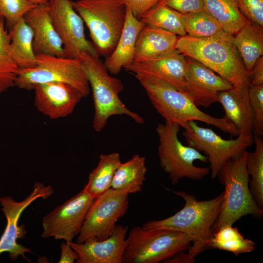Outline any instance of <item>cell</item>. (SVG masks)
I'll list each match as a JSON object with an SVG mask.
<instances>
[{
    "label": "cell",
    "instance_id": "obj_9",
    "mask_svg": "<svg viewBox=\"0 0 263 263\" xmlns=\"http://www.w3.org/2000/svg\"><path fill=\"white\" fill-rule=\"evenodd\" d=\"M36 57L35 67L19 69L16 86L30 91L37 84L61 82L76 88L85 97L89 94V83L77 58L43 54H36Z\"/></svg>",
    "mask_w": 263,
    "mask_h": 263
},
{
    "label": "cell",
    "instance_id": "obj_11",
    "mask_svg": "<svg viewBox=\"0 0 263 263\" xmlns=\"http://www.w3.org/2000/svg\"><path fill=\"white\" fill-rule=\"evenodd\" d=\"M129 196L112 188L96 198L87 214L76 243L88 239L103 240L112 233L118 220L127 212Z\"/></svg>",
    "mask_w": 263,
    "mask_h": 263
},
{
    "label": "cell",
    "instance_id": "obj_37",
    "mask_svg": "<svg viewBox=\"0 0 263 263\" xmlns=\"http://www.w3.org/2000/svg\"><path fill=\"white\" fill-rule=\"evenodd\" d=\"M133 16L138 19L152 8L159 0H122Z\"/></svg>",
    "mask_w": 263,
    "mask_h": 263
},
{
    "label": "cell",
    "instance_id": "obj_2",
    "mask_svg": "<svg viewBox=\"0 0 263 263\" xmlns=\"http://www.w3.org/2000/svg\"><path fill=\"white\" fill-rule=\"evenodd\" d=\"M185 201L184 207L170 217L145 223L142 227L146 229H166L197 234V243H193L186 253L190 263L206 249V242L211 236V228L220 211L223 192L208 200L198 201L195 196L183 191L172 190Z\"/></svg>",
    "mask_w": 263,
    "mask_h": 263
},
{
    "label": "cell",
    "instance_id": "obj_20",
    "mask_svg": "<svg viewBox=\"0 0 263 263\" xmlns=\"http://www.w3.org/2000/svg\"><path fill=\"white\" fill-rule=\"evenodd\" d=\"M248 88L233 87L220 92L218 96V102L221 104L225 111L224 116L235 125L239 135L252 134L253 113Z\"/></svg>",
    "mask_w": 263,
    "mask_h": 263
},
{
    "label": "cell",
    "instance_id": "obj_38",
    "mask_svg": "<svg viewBox=\"0 0 263 263\" xmlns=\"http://www.w3.org/2000/svg\"><path fill=\"white\" fill-rule=\"evenodd\" d=\"M250 84L253 86L263 85V56L259 57L250 73Z\"/></svg>",
    "mask_w": 263,
    "mask_h": 263
},
{
    "label": "cell",
    "instance_id": "obj_23",
    "mask_svg": "<svg viewBox=\"0 0 263 263\" xmlns=\"http://www.w3.org/2000/svg\"><path fill=\"white\" fill-rule=\"evenodd\" d=\"M9 50L19 69H30L37 66L36 54L33 49L34 33L24 17L8 31Z\"/></svg>",
    "mask_w": 263,
    "mask_h": 263
},
{
    "label": "cell",
    "instance_id": "obj_3",
    "mask_svg": "<svg viewBox=\"0 0 263 263\" xmlns=\"http://www.w3.org/2000/svg\"><path fill=\"white\" fill-rule=\"evenodd\" d=\"M150 101L166 122L176 123L183 129L190 121L212 125L231 136H238L235 125L225 116L218 118L200 110L184 93L160 80L135 75Z\"/></svg>",
    "mask_w": 263,
    "mask_h": 263
},
{
    "label": "cell",
    "instance_id": "obj_28",
    "mask_svg": "<svg viewBox=\"0 0 263 263\" xmlns=\"http://www.w3.org/2000/svg\"><path fill=\"white\" fill-rule=\"evenodd\" d=\"M187 35L196 38H225L233 36L225 32L217 20L204 7L198 11L181 13Z\"/></svg>",
    "mask_w": 263,
    "mask_h": 263
},
{
    "label": "cell",
    "instance_id": "obj_14",
    "mask_svg": "<svg viewBox=\"0 0 263 263\" xmlns=\"http://www.w3.org/2000/svg\"><path fill=\"white\" fill-rule=\"evenodd\" d=\"M47 5L66 57L77 58L84 52L100 56L93 44L86 39L83 20L74 9L71 0H48Z\"/></svg>",
    "mask_w": 263,
    "mask_h": 263
},
{
    "label": "cell",
    "instance_id": "obj_21",
    "mask_svg": "<svg viewBox=\"0 0 263 263\" xmlns=\"http://www.w3.org/2000/svg\"><path fill=\"white\" fill-rule=\"evenodd\" d=\"M144 25L126 7L125 23L118 41L111 55L105 58L104 63L108 72L117 75L134 61L136 38Z\"/></svg>",
    "mask_w": 263,
    "mask_h": 263
},
{
    "label": "cell",
    "instance_id": "obj_33",
    "mask_svg": "<svg viewBox=\"0 0 263 263\" xmlns=\"http://www.w3.org/2000/svg\"><path fill=\"white\" fill-rule=\"evenodd\" d=\"M36 5L31 0H0V19L9 31Z\"/></svg>",
    "mask_w": 263,
    "mask_h": 263
},
{
    "label": "cell",
    "instance_id": "obj_8",
    "mask_svg": "<svg viewBox=\"0 0 263 263\" xmlns=\"http://www.w3.org/2000/svg\"><path fill=\"white\" fill-rule=\"evenodd\" d=\"M180 128L177 124L166 121L158 124L156 128L159 164L173 185L184 178L201 180L210 173L209 168L194 165L196 160L208 162L207 157L195 149L183 145L178 136Z\"/></svg>",
    "mask_w": 263,
    "mask_h": 263
},
{
    "label": "cell",
    "instance_id": "obj_39",
    "mask_svg": "<svg viewBox=\"0 0 263 263\" xmlns=\"http://www.w3.org/2000/svg\"><path fill=\"white\" fill-rule=\"evenodd\" d=\"M60 249V258L58 263H73L77 260V254L66 242L61 244Z\"/></svg>",
    "mask_w": 263,
    "mask_h": 263
},
{
    "label": "cell",
    "instance_id": "obj_17",
    "mask_svg": "<svg viewBox=\"0 0 263 263\" xmlns=\"http://www.w3.org/2000/svg\"><path fill=\"white\" fill-rule=\"evenodd\" d=\"M32 90L34 91L36 109L52 119L64 118L72 113L85 97L76 88L61 82L37 84Z\"/></svg>",
    "mask_w": 263,
    "mask_h": 263
},
{
    "label": "cell",
    "instance_id": "obj_5",
    "mask_svg": "<svg viewBox=\"0 0 263 263\" xmlns=\"http://www.w3.org/2000/svg\"><path fill=\"white\" fill-rule=\"evenodd\" d=\"M91 86L94 113L93 128L101 132L108 119L115 115H126L136 123L143 124L144 119L137 113L130 110L121 101L119 94L124 89L121 81L110 76L99 56L82 53L76 58Z\"/></svg>",
    "mask_w": 263,
    "mask_h": 263
},
{
    "label": "cell",
    "instance_id": "obj_13",
    "mask_svg": "<svg viewBox=\"0 0 263 263\" xmlns=\"http://www.w3.org/2000/svg\"><path fill=\"white\" fill-rule=\"evenodd\" d=\"M54 193L52 186L37 182L34 185L33 191L21 201L17 202L11 196L0 198L1 209L7 220L6 227L0 238V255L8 252L12 261L21 256L29 261L25 254L32 253L31 249L17 242L18 239L24 238L26 233L24 225H18L19 217L24 210L35 200L40 198L46 199Z\"/></svg>",
    "mask_w": 263,
    "mask_h": 263
},
{
    "label": "cell",
    "instance_id": "obj_18",
    "mask_svg": "<svg viewBox=\"0 0 263 263\" xmlns=\"http://www.w3.org/2000/svg\"><path fill=\"white\" fill-rule=\"evenodd\" d=\"M128 226L116 225L107 238L88 239L69 244L78 255L77 263H121L126 247Z\"/></svg>",
    "mask_w": 263,
    "mask_h": 263
},
{
    "label": "cell",
    "instance_id": "obj_36",
    "mask_svg": "<svg viewBox=\"0 0 263 263\" xmlns=\"http://www.w3.org/2000/svg\"><path fill=\"white\" fill-rule=\"evenodd\" d=\"M156 5L167 6L181 13L196 11L204 7L203 0H159Z\"/></svg>",
    "mask_w": 263,
    "mask_h": 263
},
{
    "label": "cell",
    "instance_id": "obj_7",
    "mask_svg": "<svg viewBox=\"0 0 263 263\" xmlns=\"http://www.w3.org/2000/svg\"><path fill=\"white\" fill-rule=\"evenodd\" d=\"M197 234L166 229L149 230L133 227L126 237L123 256L125 263H158L169 259L197 243Z\"/></svg>",
    "mask_w": 263,
    "mask_h": 263
},
{
    "label": "cell",
    "instance_id": "obj_15",
    "mask_svg": "<svg viewBox=\"0 0 263 263\" xmlns=\"http://www.w3.org/2000/svg\"><path fill=\"white\" fill-rule=\"evenodd\" d=\"M186 57V86L184 93L197 106L208 108L218 102L220 92L233 88L227 80L192 58Z\"/></svg>",
    "mask_w": 263,
    "mask_h": 263
},
{
    "label": "cell",
    "instance_id": "obj_26",
    "mask_svg": "<svg viewBox=\"0 0 263 263\" xmlns=\"http://www.w3.org/2000/svg\"><path fill=\"white\" fill-rule=\"evenodd\" d=\"M203 0L204 8L232 36L250 22L240 10L237 0Z\"/></svg>",
    "mask_w": 263,
    "mask_h": 263
},
{
    "label": "cell",
    "instance_id": "obj_16",
    "mask_svg": "<svg viewBox=\"0 0 263 263\" xmlns=\"http://www.w3.org/2000/svg\"><path fill=\"white\" fill-rule=\"evenodd\" d=\"M135 75L154 78L184 92L186 86V57L177 49L124 68Z\"/></svg>",
    "mask_w": 263,
    "mask_h": 263
},
{
    "label": "cell",
    "instance_id": "obj_10",
    "mask_svg": "<svg viewBox=\"0 0 263 263\" xmlns=\"http://www.w3.org/2000/svg\"><path fill=\"white\" fill-rule=\"evenodd\" d=\"M183 135L188 146L204 153L209 162L211 179L216 178L229 160L240 155L253 143V135H238L235 139L222 138L212 130L190 121L184 128Z\"/></svg>",
    "mask_w": 263,
    "mask_h": 263
},
{
    "label": "cell",
    "instance_id": "obj_1",
    "mask_svg": "<svg viewBox=\"0 0 263 263\" xmlns=\"http://www.w3.org/2000/svg\"><path fill=\"white\" fill-rule=\"evenodd\" d=\"M232 37L196 38L179 37L176 49L186 56L201 62L229 82L234 88H248L250 73L233 43Z\"/></svg>",
    "mask_w": 263,
    "mask_h": 263
},
{
    "label": "cell",
    "instance_id": "obj_31",
    "mask_svg": "<svg viewBox=\"0 0 263 263\" xmlns=\"http://www.w3.org/2000/svg\"><path fill=\"white\" fill-rule=\"evenodd\" d=\"M140 20L145 25L165 30L179 37L187 35L181 13L167 6L156 5Z\"/></svg>",
    "mask_w": 263,
    "mask_h": 263
},
{
    "label": "cell",
    "instance_id": "obj_32",
    "mask_svg": "<svg viewBox=\"0 0 263 263\" xmlns=\"http://www.w3.org/2000/svg\"><path fill=\"white\" fill-rule=\"evenodd\" d=\"M10 38L4 19H0V94L15 86L19 68L9 50Z\"/></svg>",
    "mask_w": 263,
    "mask_h": 263
},
{
    "label": "cell",
    "instance_id": "obj_27",
    "mask_svg": "<svg viewBox=\"0 0 263 263\" xmlns=\"http://www.w3.org/2000/svg\"><path fill=\"white\" fill-rule=\"evenodd\" d=\"M121 163L120 155L118 152L101 154L98 163L89 173L83 189L95 199L111 188L114 174Z\"/></svg>",
    "mask_w": 263,
    "mask_h": 263
},
{
    "label": "cell",
    "instance_id": "obj_30",
    "mask_svg": "<svg viewBox=\"0 0 263 263\" xmlns=\"http://www.w3.org/2000/svg\"><path fill=\"white\" fill-rule=\"evenodd\" d=\"M254 151H247L246 167L251 176L249 188L258 206L263 207V140L262 137L253 136Z\"/></svg>",
    "mask_w": 263,
    "mask_h": 263
},
{
    "label": "cell",
    "instance_id": "obj_22",
    "mask_svg": "<svg viewBox=\"0 0 263 263\" xmlns=\"http://www.w3.org/2000/svg\"><path fill=\"white\" fill-rule=\"evenodd\" d=\"M177 35L165 30L145 25L135 43L134 61H140L169 53L176 49Z\"/></svg>",
    "mask_w": 263,
    "mask_h": 263
},
{
    "label": "cell",
    "instance_id": "obj_6",
    "mask_svg": "<svg viewBox=\"0 0 263 263\" xmlns=\"http://www.w3.org/2000/svg\"><path fill=\"white\" fill-rule=\"evenodd\" d=\"M86 25L93 44L99 56L109 57L121 34L126 16L122 0H71Z\"/></svg>",
    "mask_w": 263,
    "mask_h": 263
},
{
    "label": "cell",
    "instance_id": "obj_24",
    "mask_svg": "<svg viewBox=\"0 0 263 263\" xmlns=\"http://www.w3.org/2000/svg\"><path fill=\"white\" fill-rule=\"evenodd\" d=\"M245 69L249 73L263 54V26L249 22L232 37Z\"/></svg>",
    "mask_w": 263,
    "mask_h": 263
},
{
    "label": "cell",
    "instance_id": "obj_19",
    "mask_svg": "<svg viewBox=\"0 0 263 263\" xmlns=\"http://www.w3.org/2000/svg\"><path fill=\"white\" fill-rule=\"evenodd\" d=\"M34 33L33 49L36 54L66 57L63 45L53 23L47 3L36 4L24 16Z\"/></svg>",
    "mask_w": 263,
    "mask_h": 263
},
{
    "label": "cell",
    "instance_id": "obj_4",
    "mask_svg": "<svg viewBox=\"0 0 263 263\" xmlns=\"http://www.w3.org/2000/svg\"><path fill=\"white\" fill-rule=\"evenodd\" d=\"M246 150L240 155L228 160L218 176L225 186L221 207L211 228V234L224 225H232L247 215L261 218L263 209L253 198L249 188V176L246 167Z\"/></svg>",
    "mask_w": 263,
    "mask_h": 263
},
{
    "label": "cell",
    "instance_id": "obj_12",
    "mask_svg": "<svg viewBox=\"0 0 263 263\" xmlns=\"http://www.w3.org/2000/svg\"><path fill=\"white\" fill-rule=\"evenodd\" d=\"M94 199L83 189L56 207L42 219L41 237L63 240L69 244L79 233Z\"/></svg>",
    "mask_w": 263,
    "mask_h": 263
},
{
    "label": "cell",
    "instance_id": "obj_35",
    "mask_svg": "<svg viewBox=\"0 0 263 263\" xmlns=\"http://www.w3.org/2000/svg\"><path fill=\"white\" fill-rule=\"evenodd\" d=\"M240 10L250 22L263 26V0H237Z\"/></svg>",
    "mask_w": 263,
    "mask_h": 263
},
{
    "label": "cell",
    "instance_id": "obj_40",
    "mask_svg": "<svg viewBox=\"0 0 263 263\" xmlns=\"http://www.w3.org/2000/svg\"><path fill=\"white\" fill-rule=\"evenodd\" d=\"M35 4H42V3H47L48 0H31Z\"/></svg>",
    "mask_w": 263,
    "mask_h": 263
},
{
    "label": "cell",
    "instance_id": "obj_29",
    "mask_svg": "<svg viewBox=\"0 0 263 263\" xmlns=\"http://www.w3.org/2000/svg\"><path fill=\"white\" fill-rule=\"evenodd\" d=\"M207 249H217L226 251L236 256L253 251L255 243L245 238L238 229L232 225H226L212 233L205 244Z\"/></svg>",
    "mask_w": 263,
    "mask_h": 263
},
{
    "label": "cell",
    "instance_id": "obj_25",
    "mask_svg": "<svg viewBox=\"0 0 263 263\" xmlns=\"http://www.w3.org/2000/svg\"><path fill=\"white\" fill-rule=\"evenodd\" d=\"M147 171L145 158L135 154L118 166L112 182L111 188L129 194L140 192L146 180Z\"/></svg>",
    "mask_w": 263,
    "mask_h": 263
},
{
    "label": "cell",
    "instance_id": "obj_34",
    "mask_svg": "<svg viewBox=\"0 0 263 263\" xmlns=\"http://www.w3.org/2000/svg\"><path fill=\"white\" fill-rule=\"evenodd\" d=\"M248 94L253 113L252 135L262 137L263 135V85H250Z\"/></svg>",
    "mask_w": 263,
    "mask_h": 263
}]
</instances>
